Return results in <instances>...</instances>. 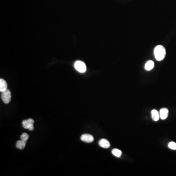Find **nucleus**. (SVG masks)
<instances>
[{"label":"nucleus","mask_w":176,"mask_h":176,"mask_svg":"<svg viewBox=\"0 0 176 176\" xmlns=\"http://www.w3.org/2000/svg\"><path fill=\"white\" fill-rule=\"evenodd\" d=\"M26 145V142L22 140H20V141H18L17 142L16 146L18 149L22 150V149L25 148Z\"/></svg>","instance_id":"obj_11"},{"label":"nucleus","mask_w":176,"mask_h":176,"mask_svg":"<svg viewBox=\"0 0 176 176\" xmlns=\"http://www.w3.org/2000/svg\"><path fill=\"white\" fill-rule=\"evenodd\" d=\"M99 145L100 146L104 148H109L111 146V144L109 141L104 138L99 141Z\"/></svg>","instance_id":"obj_7"},{"label":"nucleus","mask_w":176,"mask_h":176,"mask_svg":"<svg viewBox=\"0 0 176 176\" xmlns=\"http://www.w3.org/2000/svg\"><path fill=\"white\" fill-rule=\"evenodd\" d=\"M81 140L87 143H91L94 141V138L92 135L90 134H83L81 137Z\"/></svg>","instance_id":"obj_5"},{"label":"nucleus","mask_w":176,"mask_h":176,"mask_svg":"<svg viewBox=\"0 0 176 176\" xmlns=\"http://www.w3.org/2000/svg\"><path fill=\"white\" fill-rule=\"evenodd\" d=\"M154 67V62L152 60L148 61L145 65V69L146 71H151Z\"/></svg>","instance_id":"obj_10"},{"label":"nucleus","mask_w":176,"mask_h":176,"mask_svg":"<svg viewBox=\"0 0 176 176\" xmlns=\"http://www.w3.org/2000/svg\"><path fill=\"white\" fill-rule=\"evenodd\" d=\"M169 111L167 108H162L160 111V118L162 120H166L168 117Z\"/></svg>","instance_id":"obj_6"},{"label":"nucleus","mask_w":176,"mask_h":176,"mask_svg":"<svg viewBox=\"0 0 176 176\" xmlns=\"http://www.w3.org/2000/svg\"><path fill=\"white\" fill-rule=\"evenodd\" d=\"M34 122L35 121L31 118L24 120L22 122L23 126L25 129H28L30 131H33L34 130Z\"/></svg>","instance_id":"obj_3"},{"label":"nucleus","mask_w":176,"mask_h":176,"mask_svg":"<svg viewBox=\"0 0 176 176\" xmlns=\"http://www.w3.org/2000/svg\"><path fill=\"white\" fill-rule=\"evenodd\" d=\"M168 147L170 149L176 150V143L174 142H171L168 144Z\"/></svg>","instance_id":"obj_14"},{"label":"nucleus","mask_w":176,"mask_h":176,"mask_svg":"<svg viewBox=\"0 0 176 176\" xmlns=\"http://www.w3.org/2000/svg\"><path fill=\"white\" fill-rule=\"evenodd\" d=\"M28 138H29V135L26 133H24L23 134H22L21 136V139L24 141L27 142V141L28 140Z\"/></svg>","instance_id":"obj_13"},{"label":"nucleus","mask_w":176,"mask_h":176,"mask_svg":"<svg viewBox=\"0 0 176 176\" xmlns=\"http://www.w3.org/2000/svg\"><path fill=\"white\" fill-rule=\"evenodd\" d=\"M74 66H75V69L77 70L78 72L84 73L86 71V66L83 62L81 61H76Z\"/></svg>","instance_id":"obj_2"},{"label":"nucleus","mask_w":176,"mask_h":176,"mask_svg":"<svg viewBox=\"0 0 176 176\" xmlns=\"http://www.w3.org/2000/svg\"><path fill=\"white\" fill-rule=\"evenodd\" d=\"M154 55L157 61H162L166 56V51L164 47L158 45L154 49Z\"/></svg>","instance_id":"obj_1"},{"label":"nucleus","mask_w":176,"mask_h":176,"mask_svg":"<svg viewBox=\"0 0 176 176\" xmlns=\"http://www.w3.org/2000/svg\"><path fill=\"white\" fill-rule=\"evenodd\" d=\"M7 85L6 82L3 79H0V92H4L7 90Z\"/></svg>","instance_id":"obj_8"},{"label":"nucleus","mask_w":176,"mask_h":176,"mask_svg":"<svg viewBox=\"0 0 176 176\" xmlns=\"http://www.w3.org/2000/svg\"><path fill=\"white\" fill-rule=\"evenodd\" d=\"M2 99L5 104H8L10 102L11 98V94L10 90H7L2 92L1 96Z\"/></svg>","instance_id":"obj_4"},{"label":"nucleus","mask_w":176,"mask_h":176,"mask_svg":"<svg viewBox=\"0 0 176 176\" xmlns=\"http://www.w3.org/2000/svg\"><path fill=\"white\" fill-rule=\"evenodd\" d=\"M151 116L152 120L155 121H157L160 118V113L157 110H153L151 111Z\"/></svg>","instance_id":"obj_9"},{"label":"nucleus","mask_w":176,"mask_h":176,"mask_svg":"<svg viewBox=\"0 0 176 176\" xmlns=\"http://www.w3.org/2000/svg\"><path fill=\"white\" fill-rule=\"evenodd\" d=\"M112 153L114 156L120 158L121 156L122 152L121 150L117 149H114L113 150Z\"/></svg>","instance_id":"obj_12"}]
</instances>
